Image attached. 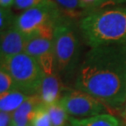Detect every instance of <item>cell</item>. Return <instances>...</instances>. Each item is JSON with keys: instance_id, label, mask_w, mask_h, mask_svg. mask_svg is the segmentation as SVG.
<instances>
[{"instance_id": "obj_21", "label": "cell", "mask_w": 126, "mask_h": 126, "mask_svg": "<svg viewBox=\"0 0 126 126\" xmlns=\"http://www.w3.org/2000/svg\"><path fill=\"white\" fill-rule=\"evenodd\" d=\"M126 3V0H102V7L105 6H116Z\"/></svg>"}, {"instance_id": "obj_7", "label": "cell", "mask_w": 126, "mask_h": 126, "mask_svg": "<svg viewBox=\"0 0 126 126\" xmlns=\"http://www.w3.org/2000/svg\"><path fill=\"white\" fill-rule=\"evenodd\" d=\"M25 52L31 56L39 63L44 75L57 73L52 39L42 37L29 39Z\"/></svg>"}, {"instance_id": "obj_8", "label": "cell", "mask_w": 126, "mask_h": 126, "mask_svg": "<svg viewBox=\"0 0 126 126\" xmlns=\"http://www.w3.org/2000/svg\"><path fill=\"white\" fill-rule=\"evenodd\" d=\"M28 38L14 26L1 32L0 42V61L25 52Z\"/></svg>"}, {"instance_id": "obj_6", "label": "cell", "mask_w": 126, "mask_h": 126, "mask_svg": "<svg viewBox=\"0 0 126 126\" xmlns=\"http://www.w3.org/2000/svg\"><path fill=\"white\" fill-rule=\"evenodd\" d=\"M60 102L70 117L74 118H88L107 112L104 103L77 89H64Z\"/></svg>"}, {"instance_id": "obj_10", "label": "cell", "mask_w": 126, "mask_h": 126, "mask_svg": "<svg viewBox=\"0 0 126 126\" xmlns=\"http://www.w3.org/2000/svg\"><path fill=\"white\" fill-rule=\"evenodd\" d=\"M43 102L38 94L29 95L26 101L12 112V125H27L31 123L35 110Z\"/></svg>"}, {"instance_id": "obj_17", "label": "cell", "mask_w": 126, "mask_h": 126, "mask_svg": "<svg viewBox=\"0 0 126 126\" xmlns=\"http://www.w3.org/2000/svg\"><path fill=\"white\" fill-rule=\"evenodd\" d=\"M52 2L55 1L53 0H15L13 7L24 12L30 8H33V7L40 6V5L50 3Z\"/></svg>"}, {"instance_id": "obj_25", "label": "cell", "mask_w": 126, "mask_h": 126, "mask_svg": "<svg viewBox=\"0 0 126 126\" xmlns=\"http://www.w3.org/2000/svg\"><path fill=\"white\" fill-rule=\"evenodd\" d=\"M123 126H126V122L125 123V124H124V125H123Z\"/></svg>"}, {"instance_id": "obj_13", "label": "cell", "mask_w": 126, "mask_h": 126, "mask_svg": "<svg viewBox=\"0 0 126 126\" xmlns=\"http://www.w3.org/2000/svg\"><path fill=\"white\" fill-rule=\"evenodd\" d=\"M47 107L52 126H68L67 123L70 121L69 114L61 104L60 101L53 104L47 106Z\"/></svg>"}, {"instance_id": "obj_16", "label": "cell", "mask_w": 126, "mask_h": 126, "mask_svg": "<svg viewBox=\"0 0 126 126\" xmlns=\"http://www.w3.org/2000/svg\"><path fill=\"white\" fill-rule=\"evenodd\" d=\"M15 15L11 8H0V31H4L14 26L16 20Z\"/></svg>"}, {"instance_id": "obj_2", "label": "cell", "mask_w": 126, "mask_h": 126, "mask_svg": "<svg viewBox=\"0 0 126 126\" xmlns=\"http://www.w3.org/2000/svg\"><path fill=\"white\" fill-rule=\"evenodd\" d=\"M79 31L84 43L91 47L126 45V7L98 9L79 21Z\"/></svg>"}, {"instance_id": "obj_9", "label": "cell", "mask_w": 126, "mask_h": 126, "mask_svg": "<svg viewBox=\"0 0 126 126\" xmlns=\"http://www.w3.org/2000/svg\"><path fill=\"white\" fill-rule=\"evenodd\" d=\"M64 91L62 79L57 73L44 75L38 93L43 103L47 106L59 102Z\"/></svg>"}, {"instance_id": "obj_22", "label": "cell", "mask_w": 126, "mask_h": 126, "mask_svg": "<svg viewBox=\"0 0 126 126\" xmlns=\"http://www.w3.org/2000/svg\"><path fill=\"white\" fill-rule=\"evenodd\" d=\"M15 0H0V8H12Z\"/></svg>"}, {"instance_id": "obj_5", "label": "cell", "mask_w": 126, "mask_h": 126, "mask_svg": "<svg viewBox=\"0 0 126 126\" xmlns=\"http://www.w3.org/2000/svg\"><path fill=\"white\" fill-rule=\"evenodd\" d=\"M1 68L11 75L16 89L26 95L38 94L44 73L31 56L26 52L16 55L1 62Z\"/></svg>"}, {"instance_id": "obj_4", "label": "cell", "mask_w": 126, "mask_h": 126, "mask_svg": "<svg viewBox=\"0 0 126 126\" xmlns=\"http://www.w3.org/2000/svg\"><path fill=\"white\" fill-rule=\"evenodd\" d=\"M64 16L56 2L30 8L17 15L14 26L28 39L42 37L53 39V31L62 17Z\"/></svg>"}, {"instance_id": "obj_18", "label": "cell", "mask_w": 126, "mask_h": 126, "mask_svg": "<svg viewBox=\"0 0 126 126\" xmlns=\"http://www.w3.org/2000/svg\"><path fill=\"white\" fill-rule=\"evenodd\" d=\"M81 10L89 13L98 9H102V0H79Z\"/></svg>"}, {"instance_id": "obj_24", "label": "cell", "mask_w": 126, "mask_h": 126, "mask_svg": "<svg viewBox=\"0 0 126 126\" xmlns=\"http://www.w3.org/2000/svg\"><path fill=\"white\" fill-rule=\"evenodd\" d=\"M12 126H32V125H31V124H30L27 125H12Z\"/></svg>"}, {"instance_id": "obj_11", "label": "cell", "mask_w": 126, "mask_h": 126, "mask_svg": "<svg viewBox=\"0 0 126 126\" xmlns=\"http://www.w3.org/2000/svg\"><path fill=\"white\" fill-rule=\"evenodd\" d=\"M71 126H123L117 117L110 114H101L88 118L70 117Z\"/></svg>"}, {"instance_id": "obj_3", "label": "cell", "mask_w": 126, "mask_h": 126, "mask_svg": "<svg viewBox=\"0 0 126 126\" xmlns=\"http://www.w3.org/2000/svg\"><path fill=\"white\" fill-rule=\"evenodd\" d=\"M56 71L64 79H70L78 65L80 42L75 26L68 16H63L53 31Z\"/></svg>"}, {"instance_id": "obj_19", "label": "cell", "mask_w": 126, "mask_h": 126, "mask_svg": "<svg viewBox=\"0 0 126 126\" xmlns=\"http://www.w3.org/2000/svg\"><path fill=\"white\" fill-rule=\"evenodd\" d=\"M60 7L70 12H76L81 9L79 0H53Z\"/></svg>"}, {"instance_id": "obj_1", "label": "cell", "mask_w": 126, "mask_h": 126, "mask_svg": "<svg viewBox=\"0 0 126 126\" xmlns=\"http://www.w3.org/2000/svg\"><path fill=\"white\" fill-rule=\"evenodd\" d=\"M75 88L109 107L126 102V45L91 47L79 65Z\"/></svg>"}, {"instance_id": "obj_20", "label": "cell", "mask_w": 126, "mask_h": 126, "mask_svg": "<svg viewBox=\"0 0 126 126\" xmlns=\"http://www.w3.org/2000/svg\"><path fill=\"white\" fill-rule=\"evenodd\" d=\"M12 113L0 110V126H12Z\"/></svg>"}, {"instance_id": "obj_26", "label": "cell", "mask_w": 126, "mask_h": 126, "mask_svg": "<svg viewBox=\"0 0 126 126\" xmlns=\"http://www.w3.org/2000/svg\"><path fill=\"white\" fill-rule=\"evenodd\" d=\"M68 126H71V125H68Z\"/></svg>"}, {"instance_id": "obj_23", "label": "cell", "mask_w": 126, "mask_h": 126, "mask_svg": "<svg viewBox=\"0 0 126 126\" xmlns=\"http://www.w3.org/2000/svg\"><path fill=\"white\" fill-rule=\"evenodd\" d=\"M121 115L123 116V118L125 119V121L126 122V102L125 104V107H124V110H123V111L121 113Z\"/></svg>"}, {"instance_id": "obj_12", "label": "cell", "mask_w": 126, "mask_h": 126, "mask_svg": "<svg viewBox=\"0 0 126 126\" xmlns=\"http://www.w3.org/2000/svg\"><path fill=\"white\" fill-rule=\"evenodd\" d=\"M29 95L17 89L0 96V110L12 113L23 103Z\"/></svg>"}, {"instance_id": "obj_15", "label": "cell", "mask_w": 126, "mask_h": 126, "mask_svg": "<svg viewBox=\"0 0 126 126\" xmlns=\"http://www.w3.org/2000/svg\"><path fill=\"white\" fill-rule=\"evenodd\" d=\"M16 89L14 80L7 70L0 68V96Z\"/></svg>"}, {"instance_id": "obj_14", "label": "cell", "mask_w": 126, "mask_h": 126, "mask_svg": "<svg viewBox=\"0 0 126 126\" xmlns=\"http://www.w3.org/2000/svg\"><path fill=\"white\" fill-rule=\"evenodd\" d=\"M32 126H52L47 106L42 103L35 110L31 120Z\"/></svg>"}]
</instances>
